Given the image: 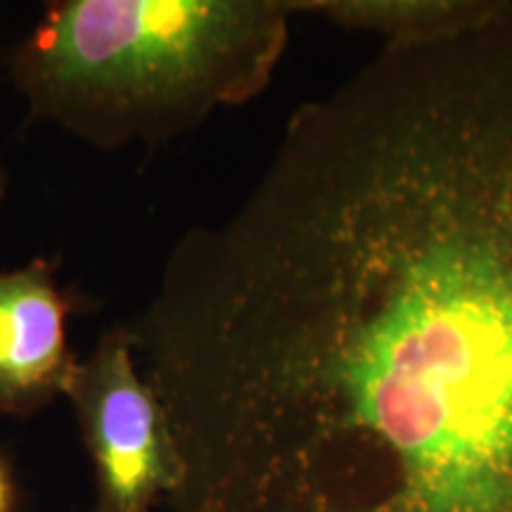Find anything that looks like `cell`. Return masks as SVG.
<instances>
[{
	"label": "cell",
	"instance_id": "6da1fadb",
	"mask_svg": "<svg viewBox=\"0 0 512 512\" xmlns=\"http://www.w3.org/2000/svg\"><path fill=\"white\" fill-rule=\"evenodd\" d=\"M171 512H512V3L287 121L131 328Z\"/></svg>",
	"mask_w": 512,
	"mask_h": 512
},
{
	"label": "cell",
	"instance_id": "7a4b0ae2",
	"mask_svg": "<svg viewBox=\"0 0 512 512\" xmlns=\"http://www.w3.org/2000/svg\"><path fill=\"white\" fill-rule=\"evenodd\" d=\"M294 0H62L8 55L31 117L83 143L157 145L271 83Z\"/></svg>",
	"mask_w": 512,
	"mask_h": 512
},
{
	"label": "cell",
	"instance_id": "3957f363",
	"mask_svg": "<svg viewBox=\"0 0 512 512\" xmlns=\"http://www.w3.org/2000/svg\"><path fill=\"white\" fill-rule=\"evenodd\" d=\"M93 463V512H155L181 482L169 415L126 328L105 332L79 358L67 394Z\"/></svg>",
	"mask_w": 512,
	"mask_h": 512
},
{
	"label": "cell",
	"instance_id": "277c9868",
	"mask_svg": "<svg viewBox=\"0 0 512 512\" xmlns=\"http://www.w3.org/2000/svg\"><path fill=\"white\" fill-rule=\"evenodd\" d=\"M72 306L53 259L0 271V415L27 418L67 394L79 363L67 344Z\"/></svg>",
	"mask_w": 512,
	"mask_h": 512
},
{
	"label": "cell",
	"instance_id": "5b68a950",
	"mask_svg": "<svg viewBox=\"0 0 512 512\" xmlns=\"http://www.w3.org/2000/svg\"><path fill=\"white\" fill-rule=\"evenodd\" d=\"M297 15L377 36L382 46L432 41L472 24L494 0H294Z\"/></svg>",
	"mask_w": 512,
	"mask_h": 512
},
{
	"label": "cell",
	"instance_id": "8992f818",
	"mask_svg": "<svg viewBox=\"0 0 512 512\" xmlns=\"http://www.w3.org/2000/svg\"><path fill=\"white\" fill-rule=\"evenodd\" d=\"M0 512H12V484L3 463H0Z\"/></svg>",
	"mask_w": 512,
	"mask_h": 512
},
{
	"label": "cell",
	"instance_id": "52a82bcc",
	"mask_svg": "<svg viewBox=\"0 0 512 512\" xmlns=\"http://www.w3.org/2000/svg\"><path fill=\"white\" fill-rule=\"evenodd\" d=\"M5 190H8V176H5L3 169H0V202H3Z\"/></svg>",
	"mask_w": 512,
	"mask_h": 512
}]
</instances>
